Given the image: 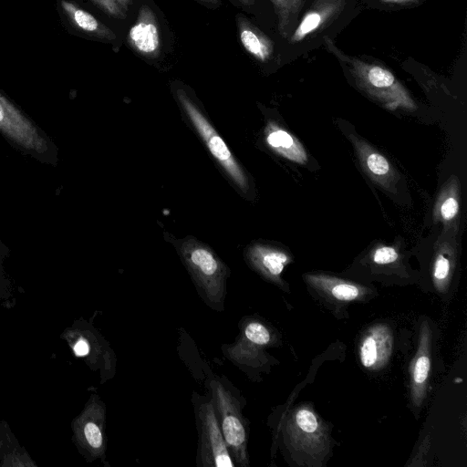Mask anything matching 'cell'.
Segmentation results:
<instances>
[{"mask_svg": "<svg viewBox=\"0 0 467 467\" xmlns=\"http://www.w3.org/2000/svg\"><path fill=\"white\" fill-rule=\"evenodd\" d=\"M324 44L344 66L358 88L389 109L414 110L416 104L409 91L385 67L350 57L335 47L329 37Z\"/></svg>", "mask_w": 467, "mask_h": 467, "instance_id": "obj_1", "label": "cell"}, {"mask_svg": "<svg viewBox=\"0 0 467 467\" xmlns=\"http://www.w3.org/2000/svg\"><path fill=\"white\" fill-rule=\"evenodd\" d=\"M179 251L202 299L212 308L222 310L226 292L225 265L207 245L194 238L182 240Z\"/></svg>", "mask_w": 467, "mask_h": 467, "instance_id": "obj_2", "label": "cell"}, {"mask_svg": "<svg viewBox=\"0 0 467 467\" xmlns=\"http://www.w3.org/2000/svg\"><path fill=\"white\" fill-rule=\"evenodd\" d=\"M0 133L34 159L55 164L57 149L39 127L19 108L0 93Z\"/></svg>", "mask_w": 467, "mask_h": 467, "instance_id": "obj_3", "label": "cell"}, {"mask_svg": "<svg viewBox=\"0 0 467 467\" xmlns=\"http://www.w3.org/2000/svg\"><path fill=\"white\" fill-rule=\"evenodd\" d=\"M211 400L232 459L239 466H247V435L239 400L218 379L210 381Z\"/></svg>", "mask_w": 467, "mask_h": 467, "instance_id": "obj_4", "label": "cell"}, {"mask_svg": "<svg viewBox=\"0 0 467 467\" xmlns=\"http://www.w3.org/2000/svg\"><path fill=\"white\" fill-rule=\"evenodd\" d=\"M348 7L350 0H313L285 40L296 47L297 54L306 51V46L315 44L317 37H328V29L333 28Z\"/></svg>", "mask_w": 467, "mask_h": 467, "instance_id": "obj_5", "label": "cell"}, {"mask_svg": "<svg viewBox=\"0 0 467 467\" xmlns=\"http://www.w3.org/2000/svg\"><path fill=\"white\" fill-rule=\"evenodd\" d=\"M105 419L104 403L97 394H92L81 412L71 422L72 441L88 462L104 459Z\"/></svg>", "mask_w": 467, "mask_h": 467, "instance_id": "obj_6", "label": "cell"}, {"mask_svg": "<svg viewBox=\"0 0 467 467\" xmlns=\"http://www.w3.org/2000/svg\"><path fill=\"white\" fill-rule=\"evenodd\" d=\"M177 96L182 109L205 142L212 155L222 165L234 183L243 192H245L248 188L247 177L234 158L225 142L215 131L199 108L182 89L177 90Z\"/></svg>", "mask_w": 467, "mask_h": 467, "instance_id": "obj_7", "label": "cell"}, {"mask_svg": "<svg viewBox=\"0 0 467 467\" xmlns=\"http://www.w3.org/2000/svg\"><path fill=\"white\" fill-rule=\"evenodd\" d=\"M199 431L198 465L234 467L211 399L196 408Z\"/></svg>", "mask_w": 467, "mask_h": 467, "instance_id": "obj_8", "label": "cell"}, {"mask_svg": "<svg viewBox=\"0 0 467 467\" xmlns=\"http://www.w3.org/2000/svg\"><path fill=\"white\" fill-rule=\"evenodd\" d=\"M129 43L140 54L154 58L158 56L161 39L153 11L146 5L140 7L136 23L130 27Z\"/></svg>", "mask_w": 467, "mask_h": 467, "instance_id": "obj_9", "label": "cell"}, {"mask_svg": "<svg viewBox=\"0 0 467 467\" xmlns=\"http://www.w3.org/2000/svg\"><path fill=\"white\" fill-rule=\"evenodd\" d=\"M358 159L370 178L378 184L389 187L396 179V172L389 161L366 141L353 139Z\"/></svg>", "mask_w": 467, "mask_h": 467, "instance_id": "obj_10", "label": "cell"}, {"mask_svg": "<svg viewBox=\"0 0 467 467\" xmlns=\"http://www.w3.org/2000/svg\"><path fill=\"white\" fill-rule=\"evenodd\" d=\"M392 338L388 327H373L364 337L360 347V359L364 367L376 368L383 365L391 351Z\"/></svg>", "mask_w": 467, "mask_h": 467, "instance_id": "obj_11", "label": "cell"}, {"mask_svg": "<svg viewBox=\"0 0 467 467\" xmlns=\"http://www.w3.org/2000/svg\"><path fill=\"white\" fill-rule=\"evenodd\" d=\"M0 466H37L27 451L18 442L8 423L3 420H0Z\"/></svg>", "mask_w": 467, "mask_h": 467, "instance_id": "obj_12", "label": "cell"}, {"mask_svg": "<svg viewBox=\"0 0 467 467\" xmlns=\"http://www.w3.org/2000/svg\"><path fill=\"white\" fill-rule=\"evenodd\" d=\"M238 28L244 47L257 60L265 63L275 53L273 41L245 18L238 17Z\"/></svg>", "mask_w": 467, "mask_h": 467, "instance_id": "obj_13", "label": "cell"}, {"mask_svg": "<svg viewBox=\"0 0 467 467\" xmlns=\"http://www.w3.org/2000/svg\"><path fill=\"white\" fill-rule=\"evenodd\" d=\"M247 257L254 268L271 278L278 277L289 262L285 253L262 244L251 246Z\"/></svg>", "mask_w": 467, "mask_h": 467, "instance_id": "obj_14", "label": "cell"}, {"mask_svg": "<svg viewBox=\"0 0 467 467\" xmlns=\"http://www.w3.org/2000/svg\"><path fill=\"white\" fill-rule=\"evenodd\" d=\"M266 141L278 154L292 161L305 163L307 160L302 144L286 130L273 123L267 127Z\"/></svg>", "mask_w": 467, "mask_h": 467, "instance_id": "obj_15", "label": "cell"}, {"mask_svg": "<svg viewBox=\"0 0 467 467\" xmlns=\"http://www.w3.org/2000/svg\"><path fill=\"white\" fill-rule=\"evenodd\" d=\"M61 7L69 20L82 31L108 40L116 38L115 33L110 28L75 4L62 0Z\"/></svg>", "mask_w": 467, "mask_h": 467, "instance_id": "obj_16", "label": "cell"}, {"mask_svg": "<svg viewBox=\"0 0 467 467\" xmlns=\"http://www.w3.org/2000/svg\"><path fill=\"white\" fill-rule=\"evenodd\" d=\"M429 334L426 325L422 327L419 354L413 368V400L416 405L420 403L424 394L425 382L429 377L431 362L429 357Z\"/></svg>", "mask_w": 467, "mask_h": 467, "instance_id": "obj_17", "label": "cell"}, {"mask_svg": "<svg viewBox=\"0 0 467 467\" xmlns=\"http://www.w3.org/2000/svg\"><path fill=\"white\" fill-rule=\"evenodd\" d=\"M277 15V28L280 36L286 39L296 26L307 0H270Z\"/></svg>", "mask_w": 467, "mask_h": 467, "instance_id": "obj_18", "label": "cell"}, {"mask_svg": "<svg viewBox=\"0 0 467 467\" xmlns=\"http://www.w3.org/2000/svg\"><path fill=\"white\" fill-rule=\"evenodd\" d=\"M439 216L443 222L452 221L459 213V202L454 192L446 193L440 200L438 207Z\"/></svg>", "mask_w": 467, "mask_h": 467, "instance_id": "obj_19", "label": "cell"}, {"mask_svg": "<svg viewBox=\"0 0 467 467\" xmlns=\"http://www.w3.org/2000/svg\"><path fill=\"white\" fill-rule=\"evenodd\" d=\"M244 336L252 343L265 345L270 341L267 328L258 322H250L244 327Z\"/></svg>", "mask_w": 467, "mask_h": 467, "instance_id": "obj_20", "label": "cell"}, {"mask_svg": "<svg viewBox=\"0 0 467 467\" xmlns=\"http://www.w3.org/2000/svg\"><path fill=\"white\" fill-rule=\"evenodd\" d=\"M331 294L338 300L350 301L359 296V289L352 284L338 282L332 286Z\"/></svg>", "mask_w": 467, "mask_h": 467, "instance_id": "obj_21", "label": "cell"}, {"mask_svg": "<svg viewBox=\"0 0 467 467\" xmlns=\"http://www.w3.org/2000/svg\"><path fill=\"white\" fill-rule=\"evenodd\" d=\"M296 420L298 427L306 432L313 433L317 430L318 423L316 415L307 409L298 410Z\"/></svg>", "mask_w": 467, "mask_h": 467, "instance_id": "obj_22", "label": "cell"}, {"mask_svg": "<svg viewBox=\"0 0 467 467\" xmlns=\"http://www.w3.org/2000/svg\"><path fill=\"white\" fill-rule=\"evenodd\" d=\"M451 272V263L448 257L444 254H439L434 262L433 277L438 283L444 282Z\"/></svg>", "mask_w": 467, "mask_h": 467, "instance_id": "obj_23", "label": "cell"}, {"mask_svg": "<svg viewBox=\"0 0 467 467\" xmlns=\"http://www.w3.org/2000/svg\"><path fill=\"white\" fill-rule=\"evenodd\" d=\"M104 12L109 16L123 19L126 17V11L119 5L116 0H92Z\"/></svg>", "mask_w": 467, "mask_h": 467, "instance_id": "obj_24", "label": "cell"}, {"mask_svg": "<svg viewBox=\"0 0 467 467\" xmlns=\"http://www.w3.org/2000/svg\"><path fill=\"white\" fill-rule=\"evenodd\" d=\"M397 251L390 246H380L373 254V261L376 264L385 265L395 262L398 259Z\"/></svg>", "mask_w": 467, "mask_h": 467, "instance_id": "obj_25", "label": "cell"}, {"mask_svg": "<svg viewBox=\"0 0 467 467\" xmlns=\"http://www.w3.org/2000/svg\"><path fill=\"white\" fill-rule=\"evenodd\" d=\"M422 0H376L380 7H408L415 5Z\"/></svg>", "mask_w": 467, "mask_h": 467, "instance_id": "obj_26", "label": "cell"}, {"mask_svg": "<svg viewBox=\"0 0 467 467\" xmlns=\"http://www.w3.org/2000/svg\"><path fill=\"white\" fill-rule=\"evenodd\" d=\"M11 293L9 289V284L5 276L3 268H2V263H0V300H8L10 297Z\"/></svg>", "mask_w": 467, "mask_h": 467, "instance_id": "obj_27", "label": "cell"}, {"mask_svg": "<svg viewBox=\"0 0 467 467\" xmlns=\"http://www.w3.org/2000/svg\"><path fill=\"white\" fill-rule=\"evenodd\" d=\"M9 249L7 246L3 243V241L0 238V263L3 262V260L8 255Z\"/></svg>", "mask_w": 467, "mask_h": 467, "instance_id": "obj_28", "label": "cell"}, {"mask_svg": "<svg viewBox=\"0 0 467 467\" xmlns=\"http://www.w3.org/2000/svg\"><path fill=\"white\" fill-rule=\"evenodd\" d=\"M119 5L127 11L130 4L132 3V0H116Z\"/></svg>", "mask_w": 467, "mask_h": 467, "instance_id": "obj_29", "label": "cell"}, {"mask_svg": "<svg viewBox=\"0 0 467 467\" xmlns=\"http://www.w3.org/2000/svg\"><path fill=\"white\" fill-rule=\"evenodd\" d=\"M244 5L251 6L254 4L255 0H237Z\"/></svg>", "mask_w": 467, "mask_h": 467, "instance_id": "obj_30", "label": "cell"}, {"mask_svg": "<svg viewBox=\"0 0 467 467\" xmlns=\"http://www.w3.org/2000/svg\"><path fill=\"white\" fill-rule=\"evenodd\" d=\"M199 1L209 3V4H213V5H219L220 4V0H199Z\"/></svg>", "mask_w": 467, "mask_h": 467, "instance_id": "obj_31", "label": "cell"}]
</instances>
